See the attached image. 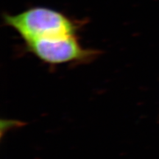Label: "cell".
Returning <instances> with one entry per match:
<instances>
[{
	"label": "cell",
	"mask_w": 159,
	"mask_h": 159,
	"mask_svg": "<svg viewBox=\"0 0 159 159\" xmlns=\"http://www.w3.org/2000/svg\"><path fill=\"white\" fill-rule=\"evenodd\" d=\"M3 21L25 43L75 35L81 26L61 12L43 7H31L15 15L5 13Z\"/></svg>",
	"instance_id": "cell-1"
},
{
	"label": "cell",
	"mask_w": 159,
	"mask_h": 159,
	"mask_svg": "<svg viewBox=\"0 0 159 159\" xmlns=\"http://www.w3.org/2000/svg\"><path fill=\"white\" fill-rule=\"evenodd\" d=\"M27 52L49 65L89 61L99 52L81 46L77 35L57 39H41L25 43Z\"/></svg>",
	"instance_id": "cell-2"
}]
</instances>
